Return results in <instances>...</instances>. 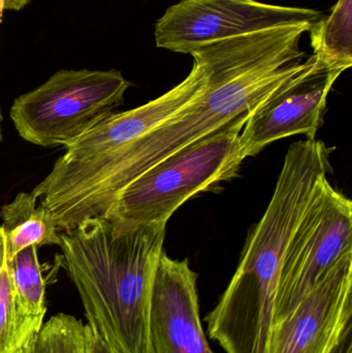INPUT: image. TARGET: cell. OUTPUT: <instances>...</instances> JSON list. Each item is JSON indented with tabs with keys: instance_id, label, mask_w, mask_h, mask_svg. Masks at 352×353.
<instances>
[{
	"instance_id": "cell-2",
	"label": "cell",
	"mask_w": 352,
	"mask_h": 353,
	"mask_svg": "<svg viewBox=\"0 0 352 353\" xmlns=\"http://www.w3.org/2000/svg\"><path fill=\"white\" fill-rule=\"evenodd\" d=\"M322 141L289 147L272 199L246 241L239 265L215 308L208 334L227 353H267L281 265L320 181L332 172Z\"/></svg>"
},
{
	"instance_id": "cell-7",
	"label": "cell",
	"mask_w": 352,
	"mask_h": 353,
	"mask_svg": "<svg viewBox=\"0 0 352 353\" xmlns=\"http://www.w3.org/2000/svg\"><path fill=\"white\" fill-rule=\"evenodd\" d=\"M322 14L258 0H182L155 25L156 46L190 54L206 43L258 32L281 25L316 23Z\"/></svg>"
},
{
	"instance_id": "cell-19",
	"label": "cell",
	"mask_w": 352,
	"mask_h": 353,
	"mask_svg": "<svg viewBox=\"0 0 352 353\" xmlns=\"http://www.w3.org/2000/svg\"><path fill=\"white\" fill-rule=\"evenodd\" d=\"M1 122H2V115H1V109H0V141L2 140Z\"/></svg>"
},
{
	"instance_id": "cell-5",
	"label": "cell",
	"mask_w": 352,
	"mask_h": 353,
	"mask_svg": "<svg viewBox=\"0 0 352 353\" xmlns=\"http://www.w3.org/2000/svg\"><path fill=\"white\" fill-rule=\"evenodd\" d=\"M130 85L119 70H59L14 99L10 118L23 140L65 146L122 105Z\"/></svg>"
},
{
	"instance_id": "cell-10",
	"label": "cell",
	"mask_w": 352,
	"mask_h": 353,
	"mask_svg": "<svg viewBox=\"0 0 352 353\" xmlns=\"http://www.w3.org/2000/svg\"><path fill=\"white\" fill-rule=\"evenodd\" d=\"M198 275L163 251L153 280L147 353H214L200 316Z\"/></svg>"
},
{
	"instance_id": "cell-4",
	"label": "cell",
	"mask_w": 352,
	"mask_h": 353,
	"mask_svg": "<svg viewBox=\"0 0 352 353\" xmlns=\"http://www.w3.org/2000/svg\"><path fill=\"white\" fill-rule=\"evenodd\" d=\"M250 113L147 170L118 194L103 217L118 226L167 223L190 197L237 176L246 159L240 137Z\"/></svg>"
},
{
	"instance_id": "cell-15",
	"label": "cell",
	"mask_w": 352,
	"mask_h": 353,
	"mask_svg": "<svg viewBox=\"0 0 352 353\" xmlns=\"http://www.w3.org/2000/svg\"><path fill=\"white\" fill-rule=\"evenodd\" d=\"M14 288L8 263L6 234L0 225V353H22Z\"/></svg>"
},
{
	"instance_id": "cell-14",
	"label": "cell",
	"mask_w": 352,
	"mask_h": 353,
	"mask_svg": "<svg viewBox=\"0 0 352 353\" xmlns=\"http://www.w3.org/2000/svg\"><path fill=\"white\" fill-rule=\"evenodd\" d=\"M85 325L80 319L58 313L43 323L22 353H84Z\"/></svg>"
},
{
	"instance_id": "cell-13",
	"label": "cell",
	"mask_w": 352,
	"mask_h": 353,
	"mask_svg": "<svg viewBox=\"0 0 352 353\" xmlns=\"http://www.w3.org/2000/svg\"><path fill=\"white\" fill-rule=\"evenodd\" d=\"M352 0H338L328 17L310 28L314 53L329 65L346 70L352 65Z\"/></svg>"
},
{
	"instance_id": "cell-11",
	"label": "cell",
	"mask_w": 352,
	"mask_h": 353,
	"mask_svg": "<svg viewBox=\"0 0 352 353\" xmlns=\"http://www.w3.org/2000/svg\"><path fill=\"white\" fill-rule=\"evenodd\" d=\"M14 288L19 335L24 348L43 325L47 312L45 280L37 257V247L30 246L8 259Z\"/></svg>"
},
{
	"instance_id": "cell-6",
	"label": "cell",
	"mask_w": 352,
	"mask_h": 353,
	"mask_svg": "<svg viewBox=\"0 0 352 353\" xmlns=\"http://www.w3.org/2000/svg\"><path fill=\"white\" fill-rule=\"evenodd\" d=\"M352 252V203L322 179L285 251L273 323L287 316L332 269Z\"/></svg>"
},
{
	"instance_id": "cell-18",
	"label": "cell",
	"mask_w": 352,
	"mask_h": 353,
	"mask_svg": "<svg viewBox=\"0 0 352 353\" xmlns=\"http://www.w3.org/2000/svg\"><path fill=\"white\" fill-rule=\"evenodd\" d=\"M30 0H0V16L4 10H20L29 3Z\"/></svg>"
},
{
	"instance_id": "cell-1",
	"label": "cell",
	"mask_w": 352,
	"mask_h": 353,
	"mask_svg": "<svg viewBox=\"0 0 352 353\" xmlns=\"http://www.w3.org/2000/svg\"><path fill=\"white\" fill-rule=\"evenodd\" d=\"M312 23L281 25L194 50L202 70L196 97L136 140L107 143L80 137L45 176L48 191L74 223L103 216L120 192L179 149L250 113L305 68L300 41Z\"/></svg>"
},
{
	"instance_id": "cell-12",
	"label": "cell",
	"mask_w": 352,
	"mask_h": 353,
	"mask_svg": "<svg viewBox=\"0 0 352 353\" xmlns=\"http://www.w3.org/2000/svg\"><path fill=\"white\" fill-rule=\"evenodd\" d=\"M32 193L21 192L1 209L8 259L30 246L61 244L55 218L43 205H37Z\"/></svg>"
},
{
	"instance_id": "cell-8",
	"label": "cell",
	"mask_w": 352,
	"mask_h": 353,
	"mask_svg": "<svg viewBox=\"0 0 352 353\" xmlns=\"http://www.w3.org/2000/svg\"><path fill=\"white\" fill-rule=\"evenodd\" d=\"M343 72V68L324 63L315 54L308 56L305 68L248 116L240 137L246 159L281 139L304 134L307 140H315L329 93Z\"/></svg>"
},
{
	"instance_id": "cell-3",
	"label": "cell",
	"mask_w": 352,
	"mask_h": 353,
	"mask_svg": "<svg viewBox=\"0 0 352 353\" xmlns=\"http://www.w3.org/2000/svg\"><path fill=\"white\" fill-rule=\"evenodd\" d=\"M165 226H118L99 216L61 234L64 265L87 325L118 353L148 350L151 294Z\"/></svg>"
},
{
	"instance_id": "cell-9",
	"label": "cell",
	"mask_w": 352,
	"mask_h": 353,
	"mask_svg": "<svg viewBox=\"0 0 352 353\" xmlns=\"http://www.w3.org/2000/svg\"><path fill=\"white\" fill-rule=\"evenodd\" d=\"M352 252L336 265L278 323L267 353H331L351 327Z\"/></svg>"
},
{
	"instance_id": "cell-17",
	"label": "cell",
	"mask_w": 352,
	"mask_h": 353,
	"mask_svg": "<svg viewBox=\"0 0 352 353\" xmlns=\"http://www.w3.org/2000/svg\"><path fill=\"white\" fill-rule=\"evenodd\" d=\"M352 325L347 329L338 345L331 353H352Z\"/></svg>"
},
{
	"instance_id": "cell-16",
	"label": "cell",
	"mask_w": 352,
	"mask_h": 353,
	"mask_svg": "<svg viewBox=\"0 0 352 353\" xmlns=\"http://www.w3.org/2000/svg\"><path fill=\"white\" fill-rule=\"evenodd\" d=\"M84 353H118L88 325H85Z\"/></svg>"
}]
</instances>
